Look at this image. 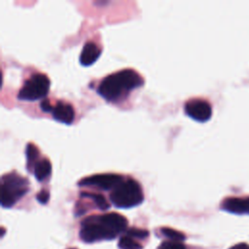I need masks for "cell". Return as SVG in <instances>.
<instances>
[{
	"instance_id": "obj_17",
	"label": "cell",
	"mask_w": 249,
	"mask_h": 249,
	"mask_svg": "<svg viewBox=\"0 0 249 249\" xmlns=\"http://www.w3.org/2000/svg\"><path fill=\"white\" fill-rule=\"evenodd\" d=\"M126 235L134 238H145L149 235V231H145V230H140V229H136V228H132V229H129L127 230L126 231Z\"/></svg>"
},
{
	"instance_id": "obj_8",
	"label": "cell",
	"mask_w": 249,
	"mask_h": 249,
	"mask_svg": "<svg viewBox=\"0 0 249 249\" xmlns=\"http://www.w3.org/2000/svg\"><path fill=\"white\" fill-rule=\"evenodd\" d=\"M53 117L59 123L71 124L75 119V110L70 103L65 101H57L53 106Z\"/></svg>"
},
{
	"instance_id": "obj_7",
	"label": "cell",
	"mask_w": 249,
	"mask_h": 249,
	"mask_svg": "<svg viewBox=\"0 0 249 249\" xmlns=\"http://www.w3.org/2000/svg\"><path fill=\"white\" fill-rule=\"evenodd\" d=\"M184 111L188 117L199 123L207 122L212 115L211 105L206 100L198 98L187 101L184 106Z\"/></svg>"
},
{
	"instance_id": "obj_5",
	"label": "cell",
	"mask_w": 249,
	"mask_h": 249,
	"mask_svg": "<svg viewBox=\"0 0 249 249\" xmlns=\"http://www.w3.org/2000/svg\"><path fill=\"white\" fill-rule=\"evenodd\" d=\"M51 87L49 77L43 73H36L29 77L19 89L18 99L22 101H36L47 96Z\"/></svg>"
},
{
	"instance_id": "obj_9",
	"label": "cell",
	"mask_w": 249,
	"mask_h": 249,
	"mask_svg": "<svg viewBox=\"0 0 249 249\" xmlns=\"http://www.w3.org/2000/svg\"><path fill=\"white\" fill-rule=\"evenodd\" d=\"M221 208L233 214H249V197H228L222 202Z\"/></svg>"
},
{
	"instance_id": "obj_21",
	"label": "cell",
	"mask_w": 249,
	"mask_h": 249,
	"mask_svg": "<svg viewBox=\"0 0 249 249\" xmlns=\"http://www.w3.org/2000/svg\"><path fill=\"white\" fill-rule=\"evenodd\" d=\"M69 249H75V248H69Z\"/></svg>"
},
{
	"instance_id": "obj_1",
	"label": "cell",
	"mask_w": 249,
	"mask_h": 249,
	"mask_svg": "<svg viewBox=\"0 0 249 249\" xmlns=\"http://www.w3.org/2000/svg\"><path fill=\"white\" fill-rule=\"evenodd\" d=\"M127 220L119 213L93 215L86 218L81 224L80 237L85 242L114 239L126 229Z\"/></svg>"
},
{
	"instance_id": "obj_3",
	"label": "cell",
	"mask_w": 249,
	"mask_h": 249,
	"mask_svg": "<svg viewBox=\"0 0 249 249\" xmlns=\"http://www.w3.org/2000/svg\"><path fill=\"white\" fill-rule=\"evenodd\" d=\"M111 202L119 208H130L139 205L144 200L140 184L132 179H124L110 192Z\"/></svg>"
},
{
	"instance_id": "obj_18",
	"label": "cell",
	"mask_w": 249,
	"mask_h": 249,
	"mask_svg": "<svg viewBox=\"0 0 249 249\" xmlns=\"http://www.w3.org/2000/svg\"><path fill=\"white\" fill-rule=\"evenodd\" d=\"M36 199H37L40 203L46 204V203L49 201V199H50V193H49V191H47V190H42V191H40V192L37 194V196H36Z\"/></svg>"
},
{
	"instance_id": "obj_19",
	"label": "cell",
	"mask_w": 249,
	"mask_h": 249,
	"mask_svg": "<svg viewBox=\"0 0 249 249\" xmlns=\"http://www.w3.org/2000/svg\"><path fill=\"white\" fill-rule=\"evenodd\" d=\"M40 108L43 112H52L53 113V106L52 105V103L49 99H44L43 101H41Z\"/></svg>"
},
{
	"instance_id": "obj_2",
	"label": "cell",
	"mask_w": 249,
	"mask_h": 249,
	"mask_svg": "<svg viewBox=\"0 0 249 249\" xmlns=\"http://www.w3.org/2000/svg\"><path fill=\"white\" fill-rule=\"evenodd\" d=\"M143 84L144 79L135 70L122 69L106 76L99 84L97 93L108 102H117Z\"/></svg>"
},
{
	"instance_id": "obj_15",
	"label": "cell",
	"mask_w": 249,
	"mask_h": 249,
	"mask_svg": "<svg viewBox=\"0 0 249 249\" xmlns=\"http://www.w3.org/2000/svg\"><path fill=\"white\" fill-rule=\"evenodd\" d=\"M161 232H162L163 235L168 237L170 240L179 241V242L185 240V235L182 232H180L176 230H173V229H170V228H162Z\"/></svg>"
},
{
	"instance_id": "obj_6",
	"label": "cell",
	"mask_w": 249,
	"mask_h": 249,
	"mask_svg": "<svg viewBox=\"0 0 249 249\" xmlns=\"http://www.w3.org/2000/svg\"><path fill=\"white\" fill-rule=\"evenodd\" d=\"M124 178L116 173H99L82 178L78 182L80 187H94L104 191H112Z\"/></svg>"
},
{
	"instance_id": "obj_16",
	"label": "cell",
	"mask_w": 249,
	"mask_h": 249,
	"mask_svg": "<svg viewBox=\"0 0 249 249\" xmlns=\"http://www.w3.org/2000/svg\"><path fill=\"white\" fill-rule=\"evenodd\" d=\"M158 249H186V247L179 241H173V240H167L160 243V245L158 247Z\"/></svg>"
},
{
	"instance_id": "obj_13",
	"label": "cell",
	"mask_w": 249,
	"mask_h": 249,
	"mask_svg": "<svg viewBox=\"0 0 249 249\" xmlns=\"http://www.w3.org/2000/svg\"><path fill=\"white\" fill-rule=\"evenodd\" d=\"M81 196H82V197H87V198L92 199L93 202L95 203V205H96L99 209H101V210H106V209H108V208L110 207L108 201L106 200V198H105L102 195L93 194V193H84V192H82V193H81Z\"/></svg>"
},
{
	"instance_id": "obj_10",
	"label": "cell",
	"mask_w": 249,
	"mask_h": 249,
	"mask_svg": "<svg viewBox=\"0 0 249 249\" xmlns=\"http://www.w3.org/2000/svg\"><path fill=\"white\" fill-rule=\"evenodd\" d=\"M101 50L93 42H87L81 52L79 61L83 66L92 65L100 56Z\"/></svg>"
},
{
	"instance_id": "obj_4",
	"label": "cell",
	"mask_w": 249,
	"mask_h": 249,
	"mask_svg": "<svg viewBox=\"0 0 249 249\" xmlns=\"http://www.w3.org/2000/svg\"><path fill=\"white\" fill-rule=\"evenodd\" d=\"M29 191V181L17 171L4 174L1 178V197L2 207L10 208Z\"/></svg>"
},
{
	"instance_id": "obj_11",
	"label": "cell",
	"mask_w": 249,
	"mask_h": 249,
	"mask_svg": "<svg viewBox=\"0 0 249 249\" xmlns=\"http://www.w3.org/2000/svg\"><path fill=\"white\" fill-rule=\"evenodd\" d=\"M52 173V163L49 159H40L33 168V174L37 181L42 182L47 179Z\"/></svg>"
},
{
	"instance_id": "obj_20",
	"label": "cell",
	"mask_w": 249,
	"mask_h": 249,
	"mask_svg": "<svg viewBox=\"0 0 249 249\" xmlns=\"http://www.w3.org/2000/svg\"><path fill=\"white\" fill-rule=\"evenodd\" d=\"M231 249H249V245L245 244V243H240V244H236L233 247H231Z\"/></svg>"
},
{
	"instance_id": "obj_12",
	"label": "cell",
	"mask_w": 249,
	"mask_h": 249,
	"mask_svg": "<svg viewBox=\"0 0 249 249\" xmlns=\"http://www.w3.org/2000/svg\"><path fill=\"white\" fill-rule=\"evenodd\" d=\"M25 156H26V167L28 172H33V168L37 161L39 160V150L33 143H28L25 148Z\"/></svg>"
},
{
	"instance_id": "obj_14",
	"label": "cell",
	"mask_w": 249,
	"mask_h": 249,
	"mask_svg": "<svg viewBox=\"0 0 249 249\" xmlns=\"http://www.w3.org/2000/svg\"><path fill=\"white\" fill-rule=\"evenodd\" d=\"M119 248L120 249H142L140 243L134 240V238L124 235L122 236L119 240Z\"/></svg>"
}]
</instances>
